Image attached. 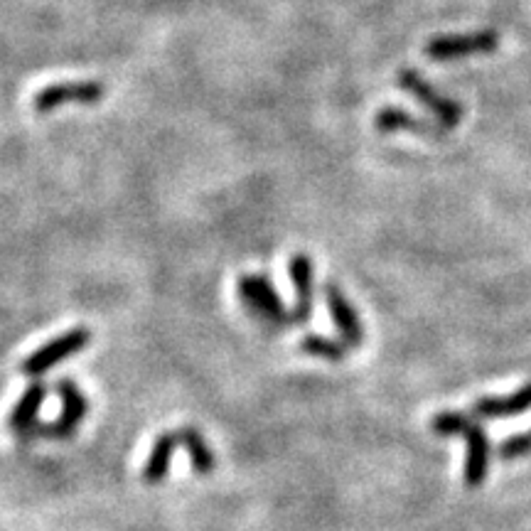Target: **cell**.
<instances>
[{"mask_svg": "<svg viewBox=\"0 0 531 531\" xmlns=\"http://www.w3.org/2000/svg\"><path fill=\"white\" fill-rule=\"evenodd\" d=\"M300 350L310 354V357L327 359V362H342V359L347 357V350L342 342H335L323 335H305L303 340H300Z\"/></svg>", "mask_w": 531, "mask_h": 531, "instance_id": "cell-15", "label": "cell"}, {"mask_svg": "<svg viewBox=\"0 0 531 531\" xmlns=\"http://www.w3.org/2000/svg\"><path fill=\"white\" fill-rule=\"evenodd\" d=\"M89 342H91L89 327H74V330H67L64 335L47 342L45 347L32 352L30 357L20 364V369H23V374H28V377H42V374H47L50 369H55L57 364L67 362L69 357L87 350Z\"/></svg>", "mask_w": 531, "mask_h": 531, "instance_id": "cell-2", "label": "cell"}, {"mask_svg": "<svg viewBox=\"0 0 531 531\" xmlns=\"http://www.w3.org/2000/svg\"><path fill=\"white\" fill-rule=\"evenodd\" d=\"M288 276H291L293 291L298 295L293 313H288V325H300L313 313V295H315V271L313 261L308 254H293L288 261Z\"/></svg>", "mask_w": 531, "mask_h": 531, "instance_id": "cell-8", "label": "cell"}, {"mask_svg": "<svg viewBox=\"0 0 531 531\" xmlns=\"http://www.w3.org/2000/svg\"><path fill=\"white\" fill-rule=\"evenodd\" d=\"M531 409V384L522 386L514 394L502 396H487V399H477L472 404V418H485V421H497V418H514L522 416L524 411Z\"/></svg>", "mask_w": 531, "mask_h": 531, "instance_id": "cell-10", "label": "cell"}, {"mask_svg": "<svg viewBox=\"0 0 531 531\" xmlns=\"http://www.w3.org/2000/svg\"><path fill=\"white\" fill-rule=\"evenodd\" d=\"M325 303H327V310H330L332 323H335L337 330L342 332L345 342H350L352 347L362 345V340H364L362 320H359L357 310L352 308L350 300H347V295L342 293L337 286L327 283L325 286Z\"/></svg>", "mask_w": 531, "mask_h": 531, "instance_id": "cell-9", "label": "cell"}, {"mask_svg": "<svg viewBox=\"0 0 531 531\" xmlns=\"http://www.w3.org/2000/svg\"><path fill=\"white\" fill-rule=\"evenodd\" d=\"M399 84H401V89L409 91L413 99L421 101V104L426 106V109L431 111V114L436 116L443 126L455 128L460 123V118H463V106H460L458 101L448 99V96H443L441 91L433 89L431 84H428L421 74L413 72V69H401Z\"/></svg>", "mask_w": 531, "mask_h": 531, "instance_id": "cell-7", "label": "cell"}, {"mask_svg": "<svg viewBox=\"0 0 531 531\" xmlns=\"http://www.w3.org/2000/svg\"><path fill=\"white\" fill-rule=\"evenodd\" d=\"M431 428L436 431V436H460L468 445L465 453V485L480 487L487 480L490 472V458H492V445L487 438L485 428L475 421V418L465 416L460 411H441L433 416Z\"/></svg>", "mask_w": 531, "mask_h": 531, "instance_id": "cell-1", "label": "cell"}, {"mask_svg": "<svg viewBox=\"0 0 531 531\" xmlns=\"http://www.w3.org/2000/svg\"><path fill=\"white\" fill-rule=\"evenodd\" d=\"M374 123H377L379 131H384V133L413 131V133H421V136L443 138L441 126H436V123H431V121H423V118L411 116L409 111H404V109H394V106L379 111L377 118H374Z\"/></svg>", "mask_w": 531, "mask_h": 531, "instance_id": "cell-13", "label": "cell"}, {"mask_svg": "<svg viewBox=\"0 0 531 531\" xmlns=\"http://www.w3.org/2000/svg\"><path fill=\"white\" fill-rule=\"evenodd\" d=\"M57 394L59 399H62V416H59L55 423H40V426L30 428L35 436L52 438V441L69 438L74 436V431H77V428L84 423V418H87L89 401L87 396H84V391L79 389L72 379H59Z\"/></svg>", "mask_w": 531, "mask_h": 531, "instance_id": "cell-3", "label": "cell"}, {"mask_svg": "<svg viewBox=\"0 0 531 531\" xmlns=\"http://www.w3.org/2000/svg\"><path fill=\"white\" fill-rule=\"evenodd\" d=\"M239 295L249 305L251 313H256L259 318L276 325H288L286 305L278 298L276 288L271 286L264 273H244L239 278Z\"/></svg>", "mask_w": 531, "mask_h": 531, "instance_id": "cell-5", "label": "cell"}, {"mask_svg": "<svg viewBox=\"0 0 531 531\" xmlns=\"http://www.w3.org/2000/svg\"><path fill=\"white\" fill-rule=\"evenodd\" d=\"M177 445H180V441H177V431H165L155 438L153 448H150V455L141 472L146 485H158V482H163L165 477H168Z\"/></svg>", "mask_w": 531, "mask_h": 531, "instance_id": "cell-11", "label": "cell"}, {"mask_svg": "<svg viewBox=\"0 0 531 531\" xmlns=\"http://www.w3.org/2000/svg\"><path fill=\"white\" fill-rule=\"evenodd\" d=\"M177 441H180L182 448L190 455V465L197 475H209V472H214V468H217V455L212 453V448H209L200 428H177Z\"/></svg>", "mask_w": 531, "mask_h": 531, "instance_id": "cell-14", "label": "cell"}, {"mask_svg": "<svg viewBox=\"0 0 531 531\" xmlns=\"http://www.w3.org/2000/svg\"><path fill=\"white\" fill-rule=\"evenodd\" d=\"M531 453V433H517L512 438H504L500 445L502 460H519Z\"/></svg>", "mask_w": 531, "mask_h": 531, "instance_id": "cell-16", "label": "cell"}, {"mask_svg": "<svg viewBox=\"0 0 531 531\" xmlns=\"http://www.w3.org/2000/svg\"><path fill=\"white\" fill-rule=\"evenodd\" d=\"M47 399V384L45 382H32L28 389L20 394L18 404L13 406L8 418V426L18 433H28L30 428L37 426V413H40V406L45 404Z\"/></svg>", "mask_w": 531, "mask_h": 531, "instance_id": "cell-12", "label": "cell"}, {"mask_svg": "<svg viewBox=\"0 0 531 531\" xmlns=\"http://www.w3.org/2000/svg\"><path fill=\"white\" fill-rule=\"evenodd\" d=\"M106 87L101 82H62L37 91L32 109L37 114H52L62 106H94L104 99Z\"/></svg>", "mask_w": 531, "mask_h": 531, "instance_id": "cell-4", "label": "cell"}, {"mask_svg": "<svg viewBox=\"0 0 531 531\" xmlns=\"http://www.w3.org/2000/svg\"><path fill=\"white\" fill-rule=\"evenodd\" d=\"M497 45H500V35L492 30L468 32V35H443L433 37V40L428 42L426 55L436 59V62H450V59L495 52Z\"/></svg>", "mask_w": 531, "mask_h": 531, "instance_id": "cell-6", "label": "cell"}]
</instances>
